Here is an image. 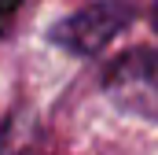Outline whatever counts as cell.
I'll list each match as a JSON object with an SVG mask.
<instances>
[{"label":"cell","instance_id":"obj_4","mask_svg":"<svg viewBox=\"0 0 158 155\" xmlns=\"http://www.w3.org/2000/svg\"><path fill=\"white\" fill-rule=\"evenodd\" d=\"M151 26H155V33H158V0L151 4Z\"/></svg>","mask_w":158,"mask_h":155},{"label":"cell","instance_id":"obj_3","mask_svg":"<svg viewBox=\"0 0 158 155\" xmlns=\"http://www.w3.org/2000/svg\"><path fill=\"white\" fill-rule=\"evenodd\" d=\"M26 7V0H0V41L7 37L19 22V11Z\"/></svg>","mask_w":158,"mask_h":155},{"label":"cell","instance_id":"obj_2","mask_svg":"<svg viewBox=\"0 0 158 155\" xmlns=\"http://www.w3.org/2000/svg\"><path fill=\"white\" fill-rule=\"evenodd\" d=\"M103 92L121 111L158 122V48H129L103 70Z\"/></svg>","mask_w":158,"mask_h":155},{"label":"cell","instance_id":"obj_1","mask_svg":"<svg viewBox=\"0 0 158 155\" xmlns=\"http://www.w3.org/2000/svg\"><path fill=\"white\" fill-rule=\"evenodd\" d=\"M132 19H136L132 0H92L59 19L48 30V41L70 55H99L110 41H118L132 26Z\"/></svg>","mask_w":158,"mask_h":155}]
</instances>
